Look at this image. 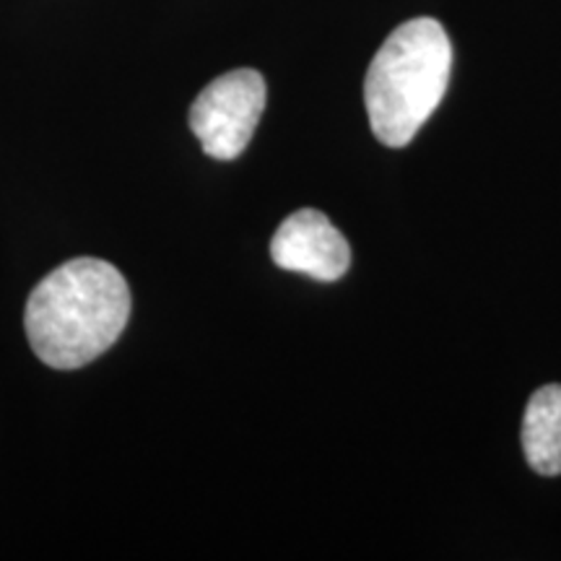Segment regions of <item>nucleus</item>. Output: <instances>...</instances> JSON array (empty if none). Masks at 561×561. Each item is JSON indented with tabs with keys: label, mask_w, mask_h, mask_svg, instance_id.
<instances>
[{
	"label": "nucleus",
	"mask_w": 561,
	"mask_h": 561,
	"mask_svg": "<svg viewBox=\"0 0 561 561\" xmlns=\"http://www.w3.org/2000/svg\"><path fill=\"white\" fill-rule=\"evenodd\" d=\"M523 450L536 473H561V385L533 392L523 419Z\"/></svg>",
	"instance_id": "obj_5"
},
{
	"label": "nucleus",
	"mask_w": 561,
	"mask_h": 561,
	"mask_svg": "<svg viewBox=\"0 0 561 561\" xmlns=\"http://www.w3.org/2000/svg\"><path fill=\"white\" fill-rule=\"evenodd\" d=\"M268 89L252 68H237L219 76L195 96L191 130L210 159L231 161L248 149L261 123Z\"/></svg>",
	"instance_id": "obj_3"
},
{
	"label": "nucleus",
	"mask_w": 561,
	"mask_h": 561,
	"mask_svg": "<svg viewBox=\"0 0 561 561\" xmlns=\"http://www.w3.org/2000/svg\"><path fill=\"white\" fill-rule=\"evenodd\" d=\"M130 318L128 280L100 257H73L34 286L24 310L30 346L53 369H79L115 346Z\"/></svg>",
	"instance_id": "obj_1"
},
{
	"label": "nucleus",
	"mask_w": 561,
	"mask_h": 561,
	"mask_svg": "<svg viewBox=\"0 0 561 561\" xmlns=\"http://www.w3.org/2000/svg\"><path fill=\"white\" fill-rule=\"evenodd\" d=\"M453 45L439 21L411 19L385 39L371 60L364 102L371 133L403 149L439 107L450 83Z\"/></svg>",
	"instance_id": "obj_2"
},
{
	"label": "nucleus",
	"mask_w": 561,
	"mask_h": 561,
	"mask_svg": "<svg viewBox=\"0 0 561 561\" xmlns=\"http://www.w3.org/2000/svg\"><path fill=\"white\" fill-rule=\"evenodd\" d=\"M271 257L284 271L305 273L314 280H339L351 265V248L322 210L301 208L286 216L273 234Z\"/></svg>",
	"instance_id": "obj_4"
}]
</instances>
